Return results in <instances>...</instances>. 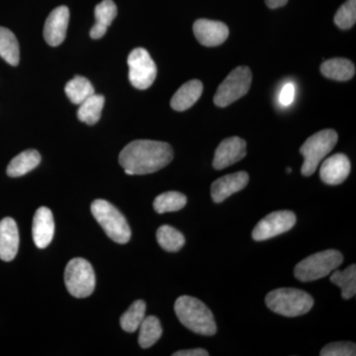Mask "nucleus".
<instances>
[{
	"label": "nucleus",
	"mask_w": 356,
	"mask_h": 356,
	"mask_svg": "<svg viewBox=\"0 0 356 356\" xmlns=\"http://www.w3.org/2000/svg\"><path fill=\"white\" fill-rule=\"evenodd\" d=\"M288 0H266V6L271 9L280 8V7L284 6Z\"/></svg>",
	"instance_id": "obj_34"
},
{
	"label": "nucleus",
	"mask_w": 356,
	"mask_h": 356,
	"mask_svg": "<svg viewBox=\"0 0 356 356\" xmlns=\"http://www.w3.org/2000/svg\"><path fill=\"white\" fill-rule=\"evenodd\" d=\"M350 159L343 154H336L325 159L321 165L320 177L325 184L339 185L350 175Z\"/></svg>",
	"instance_id": "obj_15"
},
{
	"label": "nucleus",
	"mask_w": 356,
	"mask_h": 356,
	"mask_svg": "<svg viewBox=\"0 0 356 356\" xmlns=\"http://www.w3.org/2000/svg\"><path fill=\"white\" fill-rule=\"evenodd\" d=\"M339 136L334 130L325 129L314 134L300 147V154L304 156L301 172L304 177H311L317 170L318 165L336 147Z\"/></svg>",
	"instance_id": "obj_5"
},
{
	"label": "nucleus",
	"mask_w": 356,
	"mask_h": 356,
	"mask_svg": "<svg viewBox=\"0 0 356 356\" xmlns=\"http://www.w3.org/2000/svg\"><path fill=\"white\" fill-rule=\"evenodd\" d=\"M252 79V72L248 67H238L232 70L217 89L215 104L218 107H227L242 98L250 90Z\"/></svg>",
	"instance_id": "obj_8"
},
{
	"label": "nucleus",
	"mask_w": 356,
	"mask_h": 356,
	"mask_svg": "<svg viewBox=\"0 0 356 356\" xmlns=\"http://www.w3.org/2000/svg\"><path fill=\"white\" fill-rule=\"evenodd\" d=\"M0 57L13 67L19 64V44L15 35L4 27H0Z\"/></svg>",
	"instance_id": "obj_23"
},
{
	"label": "nucleus",
	"mask_w": 356,
	"mask_h": 356,
	"mask_svg": "<svg viewBox=\"0 0 356 356\" xmlns=\"http://www.w3.org/2000/svg\"><path fill=\"white\" fill-rule=\"evenodd\" d=\"M173 356H208L209 353L203 348H194V350H179L173 353Z\"/></svg>",
	"instance_id": "obj_33"
},
{
	"label": "nucleus",
	"mask_w": 356,
	"mask_h": 356,
	"mask_svg": "<svg viewBox=\"0 0 356 356\" xmlns=\"http://www.w3.org/2000/svg\"><path fill=\"white\" fill-rule=\"evenodd\" d=\"M248 172H238L218 178L211 186V196L215 203H222L229 196L243 191L248 184Z\"/></svg>",
	"instance_id": "obj_14"
},
{
	"label": "nucleus",
	"mask_w": 356,
	"mask_h": 356,
	"mask_svg": "<svg viewBox=\"0 0 356 356\" xmlns=\"http://www.w3.org/2000/svg\"><path fill=\"white\" fill-rule=\"evenodd\" d=\"M295 86L293 83H287L283 86L280 95V102L283 106H289L294 102Z\"/></svg>",
	"instance_id": "obj_32"
},
{
	"label": "nucleus",
	"mask_w": 356,
	"mask_h": 356,
	"mask_svg": "<svg viewBox=\"0 0 356 356\" xmlns=\"http://www.w3.org/2000/svg\"><path fill=\"white\" fill-rule=\"evenodd\" d=\"M203 92V84L198 79H192L181 86L172 98L170 105L177 111H185L193 106Z\"/></svg>",
	"instance_id": "obj_18"
},
{
	"label": "nucleus",
	"mask_w": 356,
	"mask_h": 356,
	"mask_svg": "<svg viewBox=\"0 0 356 356\" xmlns=\"http://www.w3.org/2000/svg\"><path fill=\"white\" fill-rule=\"evenodd\" d=\"M41 163V154L36 149H27L16 156L7 166V175L10 177H20L31 172Z\"/></svg>",
	"instance_id": "obj_21"
},
{
	"label": "nucleus",
	"mask_w": 356,
	"mask_h": 356,
	"mask_svg": "<svg viewBox=\"0 0 356 356\" xmlns=\"http://www.w3.org/2000/svg\"><path fill=\"white\" fill-rule=\"evenodd\" d=\"M65 284L76 298L90 296L95 288V273L91 264L81 257L72 259L65 267Z\"/></svg>",
	"instance_id": "obj_7"
},
{
	"label": "nucleus",
	"mask_w": 356,
	"mask_h": 356,
	"mask_svg": "<svg viewBox=\"0 0 356 356\" xmlns=\"http://www.w3.org/2000/svg\"><path fill=\"white\" fill-rule=\"evenodd\" d=\"M104 103V96L95 93L81 103L77 111V117L88 125H95L100 120Z\"/></svg>",
	"instance_id": "obj_22"
},
{
	"label": "nucleus",
	"mask_w": 356,
	"mask_h": 356,
	"mask_svg": "<svg viewBox=\"0 0 356 356\" xmlns=\"http://www.w3.org/2000/svg\"><path fill=\"white\" fill-rule=\"evenodd\" d=\"M286 172H287L288 173H291V172H292V170H291V168H287V170H286Z\"/></svg>",
	"instance_id": "obj_35"
},
{
	"label": "nucleus",
	"mask_w": 356,
	"mask_h": 356,
	"mask_svg": "<svg viewBox=\"0 0 356 356\" xmlns=\"http://www.w3.org/2000/svg\"><path fill=\"white\" fill-rule=\"evenodd\" d=\"M173 149L168 143L137 140L122 149L119 163L126 175H143L154 173L170 165Z\"/></svg>",
	"instance_id": "obj_1"
},
{
	"label": "nucleus",
	"mask_w": 356,
	"mask_h": 356,
	"mask_svg": "<svg viewBox=\"0 0 356 356\" xmlns=\"http://www.w3.org/2000/svg\"><path fill=\"white\" fill-rule=\"evenodd\" d=\"M343 261V255L336 250L317 252L300 261L294 269V275L302 282H310L324 278Z\"/></svg>",
	"instance_id": "obj_6"
},
{
	"label": "nucleus",
	"mask_w": 356,
	"mask_h": 356,
	"mask_svg": "<svg viewBox=\"0 0 356 356\" xmlns=\"http://www.w3.org/2000/svg\"><path fill=\"white\" fill-rule=\"evenodd\" d=\"M247 156V143L238 137H231L222 140L215 152L213 168L217 170L233 165Z\"/></svg>",
	"instance_id": "obj_11"
},
{
	"label": "nucleus",
	"mask_w": 356,
	"mask_h": 356,
	"mask_svg": "<svg viewBox=\"0 0 356 356\" xmlns=\"http://www.w3.org/2000/svg\"><path fill=\"white\" fill-rule=\"evenodd\" d=\"M95 25L91 28L90 37L100 39L106 34L107 28L117 16V6L113 0H103L95 7Z\"/></svg>",
	"instance_id": "obj_19"
},
{
	"label": "nucleus",
	"mask_w": 356,
	"mask_h": 356,
	"mask_svg": "<svg viewBox=\"0 0 356 356\" xmlns=\"http://www.w3.org/2000/svg\"><path fill=\"white\" fill-rule=\"evenodd\" d=\"M70 22V10L67 6L54 9L47 18L44 27V38L51 47H57L64 42Z\"/></svg>",
	"instance_id": "obj_12"
},
{
	"label": "nucleus",
	"mask_w": 356,
	"mask_h": 356,
	"mask_svg": "<svg viewBox=\"0 0 356 356\" xmlns=\"http://www.w3.org/2000/svg\"><path fill=\"white\" fill-rule=\"evenodd\" d=\"M175 311L180 323L195 334L207 337L216 334L214 316L200 300L186 295L179 297L175 301Z\"/></svg>",
	"instance_id": "obj_2"
},
{
	"label": "nucleus",
	"mask_w": 356,
	"mask_h": 356,
	"mask_svg": "<svg viewBox=\"0 0 356 356\" xmlns=\"http://www.w3.org/2000/svg\"><path fill=\"white\" fill-rule=\"evenodd\" d=\"M356 22V0H348L339 7L334 16V23L341 29H350Z\"/></svg>",
	"instance_id": "obj_30"
},
{
	"label": "nucleus",
	"mask_w": 356,
	"mask_h": 356,
	"mask_svg": "<svg viewBox=\"0 0 356 356\" xmlns=\"http://www.w3.org/2000/svg\"><path fill=\"white\" fill-rule=\"evenodd\" d=\"M187 198L184 194L177 191H168L161 194L154 199V209L159 214L168 212H177L186 205Z\"/></svg>",
	"instance_id": "obj_27"
},
{
	"label": "nucleus",
	"mask_w": 356,
	"mask_h": 356,
	"mask_svg": "<svg viewBox=\"0 0 356 356\" xmlns=\"http://www.w3.org/2000/svg\"><path fill=\"white\" fill-rule=\"evenodd\" d=\"M91 213L113 242L123 245L130 241L131 229L127 220L108 201L102 199L93 201Z\"/></svg>",
	"instance_id": "obj_4"
},
{
	"label": "nucleus",
	"mask_w": 356,
	"mask_h": 356,
	"mask_svg": "<svg viewBox=\"0 0 356 356\" xmlns=\"http://www.w3.org/2000/svg\"><path fill=\"white\" fill-rule=\"evenodd\" d=\"M128 65L129 79L134 88L145 90L153 86L158 70L149 51L143 48L134 49L129 55Z\"/></svg>",
	"instance_id": "obj_9"
},
{
	"label": "nucleus",
	"mask_w": 356,
	"mask_h": 356,
	"mask_svg": "<svg viewBox=\"0 0 356 356\" xmlns=\"http://www.w3.org/2000/svg\"><path fill=\"white\" fill-rule=\"evenodd\" d=\"M19 248V232L13 218H4L0 222V259L11 261L15 259Z\"/></svg>",
	"instance_id": "obj_17"
},
{
	"label": "nucleus",
	"mask_w": 356,
	"mask_h": 356,
	"mask_svg": "<svg viewBox=\"0 0 356 356\" xmlns=\"http://www.w3.org/2000/svg\"><path fill=\"white\" fill-rule=\"evenodd\" d=\"M139 329V344L142 348H151L161 339V334H163L161 322L154 316L145 317Z\"/></svg>",
	"instance_id": "obj_26"
},
{
	"label": "nucleus",
	"mask_w": 356,
	"mask_h": 356,
	"mask_svg": "<svg viewBox=\"0 0 356 356\" xmlns=\"http://www.w3.org/2000/svg\"><path fill=\"white\" fill-rule=\"evenodd\" d=\"M146 303L143 300L134 302L120 318L122 329L127 332H134L139 330L140 324L146 317Z\"/></svg>",
	"instance_id": "obj_28"
},
{
	"label": "nucleus",
	"mask_w": 356,
	"mask_h": 356,
	"mask_svg": "<svg viewBox=\"0 0 356 356\" xmlns=\"http://www.w3.org/2000/svg\"><path fill=\"white\" fill-rule=\"evenodd\" d=\"M331 281L337 286L341 288V297L348 300L355 296L356 266L350 264L344 270H336L331 275Z\"/></svg>",
	"instance_id": "obj_25"
},
{
	"label": "nucleus",
	"mask_w": 356,
	"mask_h": 356,
	"mask_svg": "<svg viewBox=\"0 0 356 356\" xmlns=\"http://www.w3.org/2000/svg\"><path fill=\"white\" fill-rule=\"evenodd\" d=\"M156 240L166 252H175L181 250L185 243L184 236L172 227L165 225L156 232Z\"/></svg>",
	"instance_id": "obj_29"
},
{
	"label": "nucleus",
	"mask_w": 356,
	"mask_h": 356,
	"mask_svg": "<svg viewBox=\"0 0 356 356\" xmlns=\"http://www.w3.org/2000/svg\"><path fill=\"white\" fill-rule=\"evenodd\" d=\"M193 32L199 43L206 47H216L229 37L228 26L220 21L199 19L194 23Z\"/></svg>",
	"instance_id": "obj_13"
},
{
	"label": "nucleus",
	"mask_w": 356,
	"mask_h": 356,
	"mask_svg": "<svg viewBox=\"0 0 356 356\" xmlns=\"http://www.w3.org/2000/svg\"><path fill=\"white\" fill-rule=\"evenodd\" d=\"M32 233L37 248H44L50 245L55 235V222L49 208L41 207L36 211L33 219Z\"/></svg>",
	"instance_id": "obj_16"
},
{
	"label": "nucleus",
	"mask_w": 356,
	"mask_h": 356,
	"mask_svg": "<svg viewBox=\"0 0 356 356\" xmlns=\"http://www.w3.org/2000/svg\"><path fill=\"white\" fill-rule=\"evenodd\" d=\"M356 355L355 343L350 341H337L327 344L320 355L322 356H355Z\"/></svg>",
	"instance_id": "obj_31"
},
{
	"label": "nucleus",
	"mask_w": 356,
	"mask_h": 356,
	"mask_svg": "<svg viewBox=\"0 0 356 356\" xmlns=\"http://www.w3.org/2000/svg\"><path fill=\"white\" fill-rule=\"evenodd\" d=\"M266 304L274 313L293 318L308 313L313 308L314 299L302 290L280 288L266 295Z\"/></svg>",
	"instance_id": "obj_3"
},
{
	"label": "nucleus",
	"mask_w": 356,
	"mask_h": 356,
	"mask_svg": "<svg viewBox=\"0 0 356 356\" xmlns=\"http://www.w3.org/2000/svg\"><path fill=\"white\" fill-rule=\"evenodd\" d=\"M296 221V215L291 211H276L257 222L252 231V238L257 242L269 240L290 231Z\"/></svg>",
	"instance_id": "obj_10"
},
{
	"label": "nucleus",
	"mask_w": 356,
	"mask_h": 356,
	"mask_svg": "<svg viewBox=\"0 0 356 356\" xmlns=\"http://www.w3.org/2000/svg\"><path fill=\"white\" fill-rule=\"evenodd\" d=\"M65 92L74 104L81 105L84 100L95 95V88L86 77L76 76L67 83Z\"/></svg>",
	"instance_id": "obj_24"
},
{
	"label": "nucleus",
	"mask_w": 356,
	"mask_h": 356,
	"mask_svg": "<svg viewBox=\"0 0 356 356\" xmlns=\"http://www.w3.org/2000/svg\"><path fill=\"white\" fill-rule=\"evenodd\" d=\"M321 72L327 79L337 81H348L355 76V67L348 58H331L321 65Z\"/></svg>",
	"instance_id": "obj_20"
}]
</instances>
